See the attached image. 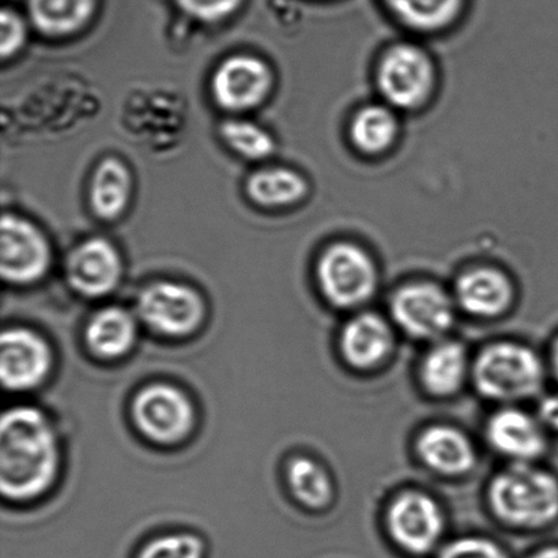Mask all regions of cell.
<instances>
[{"label":"cell","mask_w":558,"mask_h":558,"mask_svg":"<svg viewBox=\"0 0 558 558\" xmlns=\"http://www.w3.org/2000/svg\"><path fill=\"white\" fill-rule=\"evenodd\" d=\"M486 436L496 451L518 463H529L543 456L546 439L543 424L518 409L494 414L486 426Z\"/></svg>","instance_id":"obj_14"},{"label":"cell","mask_w":558,"mask_h":558,"mask_svg":"<svg viewBox=\"0 0 558 558\" xmlns=\"http://www.w3.org/2000/svg\"><path fill=\"white\" fill-rule=\"evenodd\" d=\"M492 511L513 527H544L558 518V481L529 463H515L489 486Z\"/></svg>","instance_id":"obj_2"},{"label":"cell","mask_w":558,"mask_h":558,"mask_svg":"<svg viewBox=\"0 0 558 558\" xmlns=\"http://www.w3.org/2000/svg\"><path fill=\"white\" fill-rule=\"evenodd\" d=\"M180 8L196 20L216 22L234 13L242 0H178Z\"/></svg>","instance_id":"obj_29"},{"label":"cell","mask_w":558,"mask_h":558,"mask_svg":"<svg viewBox=\"0 0 558 558\" xmlns=\"http://www.w3.org/2000/svg\"><path fill=\"white\" fill-rule=\"evenodd\" d=\"M397 24L417 35L452 29L466 13L469 0H380Z\"/></svg>","instance_id":"obj_17"},{"label":"cell","mask_w":558,"mask_h":558,"mask_svg":"<svg viewBox=\"0 0 558 558\" xmlns=\"http://www.w3.org/2000/svg\"><path fill=\"white\" fill-rule=\"evenodd\" d=\"M456 295L468 314L495 317L510 308L513 284L505 271L490 266L473 267L458 278Z\"/></svg>","instance_id":"obj_15"},{"label":"cell","mask_w":558,"mask_h":558,"mask_svg":"<svg viewBox=\"0 0 558 558\" xmlns=\"http://www.w3.org/2000/svg\"><path fill=\"white\" fill-rule=\"evenodd\" d=\"M251 201L264 207H287L299 204L308 194L310 185L303 174L287 168L258 171L247 180Z\"/></svg>","instance_id":"obj_23"},{"label":"cell","mask_w":558,"mask_h":558,"mask_svg":"<svg viewBox=\"0 0 558 558\" xmlns=\"http://www.w3.org/2000/svg\"><path fill=\"white\" fill-rule=\"evenodd\" d=\"M544 365L532 349L522 344L495 343L481 352L473 366L475 388L494 401L513 402L543 390Z\"/></svg>","instance_id":"obj_4"},{"label":"cell","mask_w":558,"mask_h":558,"mask_svg":"<svg viewBox=\"0 0 558 558\" xmlns=\"http://www.w3.org/2000/svg\"><path fill=\"white\" fill-rule=\"evenodd\" d=\"M532 558H558V548H548L538 551L537 555Z\"/></svg>","instance_id":"obj_32"},{"label":"cell","mask_w":558,"mask_h":558,"mask_svg":"<svg viewBox=\"0 0 558 558\" xmlns=\"http://www.w3.org/2000/svg\"><path fill=\"white\" fill-rule=\"evenodd\" d=\"M393 541L412 555L429 554L445 530V518L437 502L421 492H407L393 500L387 515Z\"/></svg>","instance_id":"obj_11"},{"label":"cell","mask_w":558,"mask_h":558,"mask_svg":"<svg viewBox=\"0 0 558 558\" xmlns=\"http://www.w3.org/2000/svg\"><path fill=\"white\" fill-rule=\"evenodd\" d=\"M133 421L142 435L157 445L187 439L195 425V409L180 388L155 383L136 393L131 404Z\"/></svg>","instance_id":"obj_6"},{"label":"cell","mask_w":558,"mask_h":558,"mask_svg":"<svg viewBox=\"0 0 558 558\" xmlns=\"http://www.w3.org/2000/svg\"><path fill=\"white\" fill-rule=\"evenodd\" d=\"M0 377L5 390H35L51 374L52 350L46 339L29 328H8L0 338Z\"/></svg>","instance_id":"obj_9"},{"label":"cell","mask_w":558,"mask_h":558,"mask_svg":"<svg viewBox=\"0 0 558 558\" xmlns=\"http://www.w3.org/2000/svg\"><path fill=\"white\" fill-rule=\"evenodd\" d=\"M401 136V120L386 102L360 107L349 120L348 138L359 155L377 158L388 155Z\"/></svg>","instance_id":"obj_16"},{"label":"cell","mask_w":558,"mask_h":558,"mask_svg":"<svg viewBox=\"0 0 558 558\" xmlns=\"http://www.w3.org/2000/svg\"><path fill=\"white\" fill-rule=\"evenodd\" d=\"M417 451L426 466L447 475L468 473L477 461L468 436L447 425L430 426L424 430L417 441Z\"/></svg>","instance_id":"obj_19"},{"label":"cell","mask_w":558,"mask_h":558,"mask_svg":"<svg viewBox=\"0 0 558 558\" xmlns=\"http://www.w3.org/2000/svg\"><path fill=\"white\" fill-rule=\"evenodd\" d=\"M60 450L51 420L40 409L16 407L0 423V489L5 500L26 502L57 481Z\"/></svg>","instance_id":"obj_1"},{"label":"cell","mask_w":558,"mask_h":558,"mask_svg":"<svg viewBox=\"0 0 558 558\" xmlns=\"http://www.w3.org/2000/svg\"><path fill=\"white\" fill-rule=\"evenodd\" d=\"M0 53L2 58L13 57L20 48L24 46L26 31L24 21L20 19L14 11L4 9L2 16H0Z\"/></svg>","instance_id":"obj_30"},{"label":"cell","mask_w":558,"mask_h":558,"mask_svg":"<svg viewBox=\"0 0 558 558\" xmlns=\"http://www.w3.org/2000/svg\"><path fill=\"white\" fill-rule=\"evenodd\" d=\"M271 85L272 75L267 64L245 54L226 60L211 84L218 106L233 112L258 107L269 95Z\"/></svg>","instance_id":"obj_12"},{"label":"cell","mask_w":558,"mask_h":558,"mask_svg":"<svg viewBox=\"0 0 558 558\" xmlns=\"http://www.w3.org/2000/svg\"><path fill=\"white\" fill-rule=\"evenodd\" d=\"M96 0H29L32 21L48 36L80 31L89 21Z\"/></svg>","instance_id":"obj_24"},{"label":"cell","mask_w":558,"mask_h":558,"mask_svg":"<svg viewBox=\"0 0 558 558\" xmlns=\"http://www.w3.org/2000/svg\"><path fill=\"white\" fill-rule=\"evenodd\" d=\"M288 484L293 496L301 505L320 510L332 499L331 478L319 463L310 458L299 457L288 464Z\"/></svg>","instance_id":"obj_25"},{"label":"cell","mask_w":558,"mask_h":558,"mask_svg":"<svg viewBox=\"0 0 558 558\" xmlns=\"http://www.w3.org/2000/svg\"><path fill=\"white\" fill-rule=\"evenodd\" d=\"M0 236V271L5 282L31 284L47 275L51 251L35 226L20 217L3 216Z\"/></svg>","instance_id":"obj_10"},{"label":"cell","mask_w":558,"mask_h":558,"mask_svg":"<svg viewBox=\"0 0 558 558\" xmlns=\"http://www.w3.org/2000/svg\"><path fill=\"white\" fill-rule=\"evenodd\" d=\"M466 350L458 342L437 344L421 364V381L426 391L436 397H448L461 390L468 376Z\"/></svg>","instance_id":"obj_21"},{"label":"cell","mask_w":558,"mask_h":558,"mask_svg":"<svg viewBox=\"0 0 558 558\" xmlns=\"http://www.w3.org/2000/svg\"><path fill=\"white\" fill-rule=\"evenodd\" d=\"M205 545L194 534H169L151 541L140 558H202Z\"/></svg>","instance_id":"obj_27"},{"label":"cell","mask_w":558,"mask_h":558,"mask_svg":"<svg viewBox=\"0 0 558 558\" xmlns=\"http://www.w3.org/2000/svg\"><path fill=\"white\" fill-rule=\"evenodd\" d=\"M390 326L376 314H361L344 326L341 337L343 357L360 369L374 368L391 353Z\"/></svg>","instance_id":"obj_18"},{"label":"cell","mask_w":558,"mask_h":558,"mask_svg":"<svg viewBox=\"0 0 558 558\" xmlns=\"http://www.w3.org/2000/svg\"><path fill=\"white\" fill-rule=\"evenodd\" d=\"M393 320L409 336L435 339L450 330L453 304L450 295L434 282H413L399 288L391 300Z\"/></svg>","instance_id":"obj_8"},{"label":"cell","mask_w":558,"mask_h":558,"mask_svg":"<svg viewBox=\"0 0 558 558\" xmlns=\"http://www.w3.org/2000/svg\"><path fill=\"white\" fill-rule=\"evenodd\" d=\"M221 135L228 146L250 160H262L271 156L276 149L271 136L253 123L238 122V120L223 123Z\"/></svg>","instance_id":"obj_26"},{"label":"cell","mask_w":558,"mask_h":558,"mask_svg":"<svg viewBox=\"0 0 558 558\" xmlns=\"http://www.w3.org/2000/svg\"><path fill=\"white\" fill-rule=\"evenodd\" d=\"M136 315L162 337L185 338L204 323L206 306L201 294L187 284L156 282L142 290Z\"/></svg>","instance_id":"obj_7"},{"label":"cell","mask_w":558,"mask_h":558,"mask_svg":"<svg viewBox=\"0 0 558 558\" xmlns=\"http://www.w3.org/2000/svg\"><path fill=\"white\" fill-rule=\"evenodd\" d=\"M138 337L135 316L120 306L96 312L87 323L85 341L98 359L118 360L131 352Z\"/></svg>","instance_id":"obj_20"},{"label":"cell","mask_w":558,"mask_h":558,"mask_svg":"<svg viewBox=\"0 0 558 558\" xmlns=\"http://www.w3.org/2000/svg\"><path fill=\"white\" fill-rule=\"evenodd\" d=\"M131 178L123 162L108 158L96 169L92 179L90 205L101 220L118 218L129 204Z\"/></svg>","instance_id":"obj_22"},{"label":"cell","mask_w":558,"mask_h":558,"mask_svg":"<svg viewBox=\"0 0 558 558\" xmlns=\"http://www.w3.org/2000/svg\"><path fill=\"white\" fill-rule=\"evenodd\" d=\"M65 275L74 292L89 299L104 298L117 289L122 262L107 240L90 239L70 254Z\"/></svg>","instance_id":"obj_13"},{"label":"cell","mask_w":558,"mask_h":558,"mask_svg":"<svg viewBox=\"0 0 558 558\" xmlns=\"http://www.w3.org/2000/svg\"><path fill=\"white\" fill-rule=\"evenodd\" d=\"M380 101L401 112H417L435 97L439 74L432 54L413 41H399L381 53L375 70Z\"/></svg>","instance_id":"obj_3"},{"label":"cell","mask_w":558,"mask_h":558,"mask_svg":"<svg viewBox=\"0 0 558 558\" xmlns=\"http://www.w3.org/2000/svg\"><path fill=\"white\" fill-rule=\"evenodd\" d=\"M440 558H507L499 546L485 538L470 537L453 541Z\"/></svg>","instance_id":"obj_28"},{"label":"cell","mask_w":558,"mask_h":558,"mask_svg":"<svg viewBox=\"0 0 558 558\" xmlns=\"http://www.w3.org/2000/svg\"><path fill=\"white\" fill-rule=\"evenodd\" d=\"M551 364H554L555 375L558 379V341L555 344L554 355H551Z\"/></svg>","instance_id":"obj_33"},{"label":"cell","mask_w":558,"mask_h":558,"mask_svg":"<svg viewBox=\"0 0 558 558\" xmlns=\"http://www.w3.org/2000/svg\"><path fill=\"white\" fill-rule=\"evenodd\" d=\"M541 424L558 430V396L548 397L539 404Z\"/></svg>","instance_id":"obj_31"},{"label":"cell","mask_w":558,"mask_h":558,"mask_svg":"<svg viewBox=\"0 0 558 558\" xmlns=\"http://www.w3.org/2000/svg\"><path fill=\"white\" fill-rule=\"evenodd\" d=\"M316 278L328 303L338 308H354L374 298L379 271L363 245L339 240L320 254Z\"/></svg>","instance_id":"obj_5"}]
</instances>
